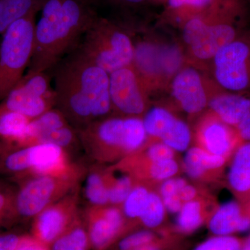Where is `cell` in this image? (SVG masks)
<instances>
[{
    "mask_svg": "<svg viewBox=\"0 0 250 250\" xmlns=\"http://www.w3.org/2000/svg\"><path fill=\"white\" fill-rule=\"evenodd\" d=\"M179 166L174 159L160 161H148L146 173L156 181H165L178 172Z\"/></svg>",
    "mask_w": 250,
    "mask_h": 250,
    "instance_id": "31",
    "label": "cell"
},
{
    "mask_svg": "<svg viewBox=\"0 0 250 250\" xmlns=\"http://www.w3.org/2000/svg\"><path fill=\"white\" fill-rule=\"evenodd\" d=\"M161 197L165 208L170 213H179L184 204L179 196V188L176 179L164 181L161 187Z\"/></svg>",
    "mask_w": 250,
    "mask_h": 250,
    "instance_id": "32",
    "label": "cell"
},
{
    "mask_svg": "<svg viewBox=\"0 0 250 250\" xmlns=\"http://www.w3.org/2000/svg\"><path fill=\"white\" fill-rule=\"evenodd\" d=\"M174 250L173 249V248H171V249H170V250Z\"/></svg>",
    "mask_w": 250,
    "mask_h": 250,
    "instance_id": "43",
    "label": "cell"
},
{
    "mask_svg": "<svg viewBox=\"0 0 250 250\" xmlns=\"http://www.w3.org/2000/svg\"><path fill=\"white\" fill-rule=\"evenodd\" d=\"M172 91L181 107L189 114L199 113L207 106V95L202 77L192 67H187L176 74Z\"/></svg>",
    "mask_w": 250,
    "mask_h": 250,
    "instance_id": "15",
    "label": "cell"
},
{
    "mask_svg": "<svg viewBox=\"0 0 250 250\" xmlns=\"http://www.w3.org/2000/svg\"><path fill=\"white\" fill-rule=\"evenodd\" d=\"M55 106L56 93L51 72H26L0 102V110L17 112L31 120Z\"/></svg>",
    "mask_w": 250,
    "mask_h": 250,
    "instance_id": "7",
    "label": "cell"
},
{
    "mask_svg": "<svg viewBox=\"0 0 250 250\" xmlns=\"http://www.w3.org/2000/svg\"><path fill=\"white\" fill-rule=\"evenodd\" d=\"M215 0H168L169 6L172 9H182L184 7L203 9L207 7Z\"/></svg>",
    "mask_w": 250,
    "mask_h": 250,
    "instance_id": "38",
    "label": "cell"
},
{
    "mask_svg": "<svg viewBox=\"0 0 250 250\" xmlns=\"http://www.w3.org/2000/svg\"><path fill=\"white\" fill-rule=\"evenodd\" d=\"M106 182L108 188V202L113 205L124 202L133 189V180L128 174H121L111 182L106 180Z\"/></svg>",
    "mask_w": 250,
    "mask_h": 250,
    "instance_id": "29",
    "label": "cell"
},
{
    "mask_svg": "<svg viewBox=\"0 0 250 250\" xmlns=\"http://www.w3.org/2000/svg\"><path fill=\"white\" fill-rule=\"evenodd\" d=\"M202 148L206 151L225 158L232 147L233 139L228 125L221 121L211 120L202 125L200 131Z\"/></svg>",
    "mask_w": 250,
    "mask_h": 250,
    "instance_id": "17",
    "label": "cell"
},
{
    "mask_svg": "<svg viewBox=\"0 0 250 250\" xmlns=\"http://www.w3.org/2000/svg\"><path fill=\"white\" fill-rule=\"evenodd\" d=\"M182 62V54L177 47L172 45L159 47L161 74L166 75L177 74Z\"/></svg>",
    "mask_w": 250,
    "mask_h": 250,
    "instance_id": "30",
    "label": "cell"
},
{
    "mask_svg": "<svg viewBox=\"0 0 250 250\" xmlns=\"http://www.w3.org/2000/svg\"><path fill=\"white\" fill-rule=\"evenodd\" d=\"M177 238L174 236L166 234L165 236H161L155 241L151 242L148 244L139 247L132 250H167L172 248Z\"/></svg>",
    "mask_w": 250,
    "mask_h": 250,
    "instance_id": "37",
    "label": "cell"
},
{
    "mask_svg": "<svg viewBox=\"0 0 250 250\" xmlns=\"http://www.w3.org/2000/svg\"><path fill=\"white\" fill-rule=\"evenodd\" d=\"M51 250H88V231L80 225H72L51 244Z\"/></svg>",
    "mask_w": 250,
    "mask_h": 250,
    "instance_id": "24",
    "label": "cell"
},
{
    "mask_svg": "<svg viewBox=\"0 0 250 250\" xmlns=\"http://www.w3.org/2000/svg\"><path fill=\"white\" fill-rule=\"evenodd\" d=\"M197 190L195 188L188 185L187 183L179 191V196L183 204L195 200Z\"/></svg>",
    "mask_w": 250,
    "mask_h": 250,
    "instance_id": "40",
    "label": "cell"
},
{
    "mask_svg": "<svg viewBox=\"0 0 250 250\" xmlns=\"http://www.w3.org/2000/svg\"><path fill=\"white\" fill-rule=\"evenodd\" d=\"M229 183L235 191H250V143L237 149L229 172Z\"/></svg>",
    "mask_w": 250,
    "mask_h": 250,
    "instance_id": "21",
    "label": "cell"
},
{
    "mask_svg": "<svg viewBox=\"0 0 250 250\" xmlns=\"http://www.w3.org/2000/svg\"><path fill=\"white\" fill-rule=\"evenodd\" d=\"M191 139V133L187 123L177 118L172 129L161 139V141L173 150L183 152Z\"/></svg>",
    "mask_w": 250,
    "mask_h": 250,
    "instance_id": "27",
    "label": "cell"
},
{
    "mask_svg": "<svg viewBox=\"0 0 250 250\" xmlns=\"http://www.w3.org/2000/svg\"><path fill=\"white\" fill-rule=\"evenodd\" d=\"M242 216L239 205L229 202L222 205L208 221V229L215 236H230L239 229Z\"/></svg>",
    "mask_w": 250,
    "mask_h": 250,
    "instance_id": "20",
    "label": "cell"
},
{
    "mask_svg": "<svg viewBox=\"0 0 250 250\" xmlns=\"http://www.w3.org/2000/svg\"><path fill=\"white\" fill-rule=\"evenodd\" d=\"M44 0H0V37L15 22L41 11Z\"/></svg>",
    "mask_w": 250,
    "mask_h": 250,
    "instance_id": "19",
    "label": "cell"
},
{
    "mask_svg": "<svg viewBox=\"0 0 250 250\" xmlns=\"http://www.w3.org/2000/svg\"><path fill=\"white\" fill-rule=\"evenodd\" d=\"M88 222V237L94 250H106L125 229L123 214L116 207L94 208Z\"/></svg>",
    "mask_w": 250,
    "mask_h": 250,
    "instance_id": "14",
    "label": "cell"
},
{
    "mask_svg": "<svg viewBox=\"0 0 250 250\" xmlns=\"http://www.w3.org/2000/svg\"><path fill=\"white\" fill-rule=\"evenodd\" d=\"M85 195L94 207H102L108 203L106 179L100 172H92L85 180Z\"/></svg>",
    "mask_w": 250,
    "mask_h": 250,
    "instance_id": "25",
    "label": "cell"
},
{
    "mask_svg": "<svg viewBox=\"0 0 250 250\" xmlns=\"http://www.w3.org/2000/svg\"><path fill=\"white\" fill-rule=\"evenodd\" d=\"M56 106L77 130L112 111L109 74L75 49L51 71Z\"/></svg>",
    "mask_w": 250,
    "mask_h": 250,
    "instance_id": "1",
    "label": "cell"
},
{
    "mask_svg": "<svg viewBox=\"0 0 250 250\" xmlns=\"http://www.w3.org/2000/svg\"><path fill=\"white\" fill-rule=\"evenodd\" d=\"M215 80L231 92L250 89V43L236 39L213 57Z\"/></svg>",
    "mask_w": 250,
    "mask_h": 250,
    "instance_id": "8",
    "label": "cell"
},
{
    "mask_svg": "<svg viewBox=\"0 0 250 250\" xmlns=\"http://www.w3.org/2000/svg\"><path fill=\"white\" fill-rule=\"evenodd\" d=\"M164 215L165 206L162 199L155 192H149L147 205L139 218L143 226L149 229L159 228L164 220Z\"/></svg>",
    "mask_w": 250,
    "mask_h": 250,
    "instance_id": "26",
    "label": "cell"
},
{
    "mask_svg": "<svg viewBox=\"0 0 250 250\" xmlns=\"http://www.w3.org/2000/svg\"><path fill=\"white\" fill-rule=\"evenodd\" d=\"M238 0H229L218 22L208 23L200 17L189 20L184 27V41L192 53L202 60L213 59L223 47L236 40V28L233 21L240 9Z\"/></svg>",
    "mask_w": 250,
    "mask_h": 250,
    "instance_id": "6",
    "label": "cell"
},
{
    "mask_svg": "<svg viewBox=\"0 0 250 250\" xmlns=\"http://www.w3.org/2000/svg\"><path fill=\"white\" fill-rule=\"evenodd\" d=\"M36 14L11 24L0 42V102L17 85L27 72L34 48Z\"/></svg>",
    "mask_w": 250,
    "mask_h": 250,
    "instance_id": "5",
    "label": "cell"
},
{
    "mask_svg": "<svg viewBox=\"0 0 250 250\" xmlns=\"http://www.w3.org/2000/svg\"><path fill=\"white\" fill-rule=\"evenodd\" d=\"M21 239L15 234L0 236V250H16Z\"/></svg>",
    "mask_w": 250,
    "mask_h": 250,
    "instance_id": "39",
    "label": "cell"
},
{
    "mask_svg": "<svg viewBox=\"0 0 250 250\" xmlns=\"http://www.w3.org/2000/svg\"><path fill=\"white\" fill-rule=\"evenodd\" d=\"M27 72H51L75 50L100 14L90 0H44Z\"/></svg>",
    "mask_w": 250,
    "mask_h": 250,
    "instance_id": "2",
    "label": "cell"
},
{
    "mask_svg": "<svg viewBox=\"0 0 250 250\" xmlns=\"http://www.w3.org/2000/svg\"><path fill=\"white\" fill-rule=\"evenodd\" d=\"M225 162L223 156L210 154L202 147H194L189 149L184 156V167L188 175L200 179L208 171L220 168Z\"/></svg>",
    "mask_w": 250,
    "mask_h": 250,
    "instance_id": "18",
    "label": "cell"
},
{
    "mask_svg": "<svg viewBox=\"0 0 250 250\" xmlns=\"http://www.w3.org/2000/svg\"><path fill=\"white\" fill-rule=\"evenodd\" d=\"M0 42H1V37H0Z\"/></svg>",
    "mask_w": 250,
    "mask_h": 250,
    "instance_id": "44",
    "label": "cell"
},
{
    "mask_svg": "<svg viewBox=\"0 0 250 250\" xmlns=\"http://www.w3.org/2000/svg\"><path fill=\"white\" fill-rule=\"evenodd\" d=\"M81 143L77 130L54 107L31 120L18 144L26 147L42 143L56 145L66 151Z\"/></svg>",
    "mask_w": 250,
    "mask_h": 250,
    "instance_id": "9",
    "label": "cell"
},
{
    "mask_svg": "<svg viewBox=\"0 0 250 250\" xmlns=\"http://www.w3.org/2000/svg\"><path fill=\"white\" fill-rule=\"evenodd\" d=\"M112 110L127 117H138L146 110V86L132 65L109 74Z\"/></svg>",
    "mask_w": 250,
    "mask_h": 250,
    "instance_id": "10",
    "label": "cell"
},
{
    "mask_svg": "<svg viewBox=\"0 0 250 250\" xmlns=\"http://www.w3.org/2000/svg\"><path fill=\"white\" fill-rule=\"evenodd\" d=\"M205 220L202 204L197 200L186 202L179 210L177 220L179 232L190 233L197 229Z\"/></svg>",
    "mask_w": 250,
    "mask_h": 250,
    "instance_id": "23",
    "label": "cell"
},
{
    "mask_svg": "<svg viewBox=\"0 0 250 250\" xmlns=\"http://www.w3.org/2000/svg\"><path fill=\"white\" fill-rule=\"evenodd\" d=\"M31 121L30 118L17 112L0 110V139L4 144H15Z\"/></svg>",
    "mask_w": 250,
    "mask_h": 250,
    "instance_id": "22",
    "label": "cell"
},
{
    "mask_svg": "<svg viewBox=\"0 0 250 250\" xmlns=\"http://www.w3.org/2000/svg\"><path fill=\"white\" fill-rule=\"evenodd\" d=\"M24 170L38 175L65 176L67 169L65 150L56 145L36 144L21 148Z\"/></svg>",
    "mask_w": 250,
    "mask_h": 250,
    "instance_id": "12",
    "label": "cell"
},
{
    "mask_svg": "<svg viewBox=\"0 0 250 250\" xmlns=\"http://www.w3.org/2000/svg\"><path fill=\"white\" fill-rule=\"evenodd\" d=\"M9 204V196L5 192L0 191V215L4 213Z\"/></svg>",
    "mask_w": 250,
    "mask_h": 250,
    "instance_id": "42",
    "label": "cell"
},
{
    "mask_svg": "<svg viewBox=\"0 0 250 250\" xmlns=\"http://www.w3.org/2000/svg\"><path fill=\"white\" fill-rule=\"evenodd\" d=\"M68 175H39L23 186L16 200V210L24 218L37 216L68 187Z\"/></svg>",
    "mask_w": 250,
    "mask_h": 250,
    "instance_id": "11",
    "label": "cell"
},
{
    "mask_svg": "<svg viewBox=\"0 0 250 250\" xmlns=\"http://www.w3.org/2000/svg\"><path fill=\"white\" fill-rule=\"evenodd\" d=\"M96 8L97 11L100 6H111L121 9H134L139 7L146 2V0H90Z\"/></svg>",
    "mask_w": 250,
    "mask_h": 250,
    "instance_id": "36",
    "label": "cell"
},
{
    "mask_svg": "<svg viewBox=\"0 0 250 250\" xmlns=\"http://www.w3.org/2000/svg\"><path fill=\"white\" fill-rule=\"evenodd\" d=\"M159 237L150 229L139 230L129 233L118 242L117 250H132L155 241Z\"/></svg>",
    "mask_w": 250,
    "mask_h": 250,
    "instance_id": "33",
    "label": "cell"
},
{
    "mask_svg": "<svg viewBox=\"0 0 250 250\" xmlns=\"http://www.w3.org/2000/svg\"><path fill=\"white\" fill-rule=\"evenodd\" d=\"M77 49L108 74L130 66L134 59V44L127 31L100 16L85 32Z\"/></svg>",
    "mask_w": 250,
    "mask_h": 250,
    "instance_id": "4",
    "label": "cell"
},
{
    "mask_svg": "<svg viewBox=\"0 0 250 250\" xmlns=\"http://www.w3.org/2000/svg\"><path fill=\"white\" fill-rule=\"evenodd\" d=\"M237 126L242 139L250 141V112Z\"/></svg>",
    "mask_w": 250,
    "mask_h": 250,
    "instance_id": "41",
    "label": "cell"
},
{
    "mask_svg": "<svg viewBox=\"0 0 250 250\" xmlns=\"http://www.w3.org/2000/svg\"><path fill=\"white\" fill-rule=\"evenodd\" d=\"M243 246L236 237L214 236L202 242L193 250H241Z\"/></svg>",
    "mask_w": 250,
    "mask_h": 250,
    "instance_id": "34",
    "label": "cell"
},
{
    "mask_svg": "<svg viewBox=\"0 0 250 250\" xmlns=\"http://www.w3.org/2000/svg\"><path fill=\"white\" fill-rule=\"evenodd\" d=\"M208 105L220 121L238 125L250 112V99L237 94H222L210 100Z\"/></svg>",
    "mask_w": 250,
    "mask_h": 250,
    "instance_id": "16",
    "label": "cell"
},
{
    "mask_svg": "<svg viewBox=\"0 0 250 250\" xmlns=\"http://www.w3.org/2000/svg\"><path fill=\"white\" fill-rule=\"evenodd\" d=\"M149 192L146 187L141 186L133 188L129 195L123 202L125 214L127 218H141L147 205Z\"/></svg>",
    "mask_w": 250,
    "mask_h": 250,
    "instance_id": "28",
    "label": "cell"
},
{
    "mask_svg": "<svg viewBox=\"0 0 250 250\" xmlns=\"http://www.w3.org/2000/svg\"><path fill=\"white\" fill-rule=\"evenodd\" d=\"M75 207L72 200L49 205L37 215L34 238L47 246L52 244L72 225Z\"/></svg>",
    "mask_w": 250,
    "mask_h": 250,
    "instance_id": "13",
    "label": "cell"
},
{
    "mask_svg": "<svg viewBox=\"0 0 250 250\" xmlns=\"http://www.w3.org/2000/svg\"><path fill=\"white\" fill-rule=\"evenodd\" d=\"M77 132L82 146L93 155L131 154L142 147L147 136L139 117H106Z\"/></svg>",
    "mask_w": 250,
    "mask_h": 250,
    "instance_id": "3",
    "label": "cell"
},
{
    "mask_svg": "<svg viewBox=\"0 0 250 250\" xmlns=\"http://www.w3.org/2000/svg\"><path fill=\"white\" fill-rule=\"evenodd\" d=\"M174 150L164 143H156L151 145L146 150V158L148 161H160L174 159Z\"/></svg>",
    "mask_w": 250,
    "mask_h": 250,
    "instance_id": "35",
    "label": "cell"
}]
</instances>
